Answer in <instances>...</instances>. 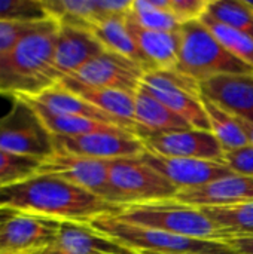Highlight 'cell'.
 <instances>
[{"instance_id": "17", "label": "cell", "mask_w": 253, "mask_h": 254, "mask_svg": "<svg viewBox=\"0 0 253 254\" xmlns=\"http://www.w3.org/2000/svg\"><path fill=\"white\" fill-rule=\"evenodd\" d=\"M54 63L60 74L72 76L92 58L104 52V48L89 30L58 24Z\"/></svg>"}, {"instance_id": "13", "label": "cell", "mask_w": 253, "mask_h": 254, "mask_svg": "<svg viewBox=\"0 0 253 254\" xmlns=\"http://www.w3.org/2000/svg\"><path fill=\"white\" fill-rule=\"evenodd\" d=\"M60 220L13 213L0 228V254H34L51 246L60 229Z\"/></svg>"}, {"instance_id": "3", "label": "cell", "mask_w": 253, "mask_h": 254, "mask_svg": "<svg viewBox=\"0 0 253 254\" xmlns=\"http://www.w3.org/2000/svg\"><path fill=\"white\" fill-rule=\"evenodd\" d=\"M112 216L127 223L160 229L186 238L219 243H227L228 240L198 207L179 202L177 199L130 204Z\"/></svg>"}, {"instance_id": "32", "label": "cell", "mask_w": 253, "mask_h": 254, "mask_svg": "<svg viewBox=\"0 0 253 254\" xmlns=\"http://www.w3.org/2000/svg\"><path fill=\"white\" fill-rule=\"evenodd\" d=\"M210 0H170V13L183 25L194 21H201L207 12Z\"/></svg>"}, {"instance_id": "14", "label": "cell", "mask_w": 253, "mask_h": 254, "mask_svg": "<svg viewBox=\"0 0 253 254\" xmlns=\"http://www.w3.org/2000/svg\"><path fill=\"white\" fill-rule=\"evenodd\" d=\"M139 158L180 190L200 188L234 174L225 164L221 162L188 158H169L149 152L146 149Z\"/></svg>"}, {"instance_id": "30", "label": "cell", "mask_w": 253, "mask_h": 254, "mask_svg": "<svg viewBox=\"0 0 253 254\" xmlns=\"http://www.w3.org/2000/svg\"><path fill=\"white\" fill-rule=\"evenodd\" d=\"M49 19L42 0H0V22H40Z\"/></svg>"}, {"instance_id": "1", "label": "cell", "mask_w": 253, "mask_h": 254, "mask_svg": "<svg viewBox=\"0 0 253 254\" xmlns=\"http://www.w3.org/2000/svg\"><path fill=\"white\" fill-rule=\"evenodd\" d=\"M0 208L60 222L88 223L104 214H118L121 205L75 186L57 176L39 174L0 188Z\"/></svg>"}, {"instance_id": "6", "label": "cell", "mask_w": 253, "mask_h": 254, "mask_svg": "<svg viewBox=\"0 0 253 254\" xmlns=\"http://www.w3.org/2000/svg\"><path fill=\"white\" fill-rule=\"evenodd\" d=\"M0 149L40 162L55 150L54 135L24 97H13L10 110L0 118Z\"/></svg>"}, {"instance_id": "24", "label": "cell", "mask_w": 253, "mask_h": 254, "mask_svg": "<svg viewBox=\"0 0 253 254\" xmlns=\"http://www.w3.org/2000/svg\"><path fill=\"white\" fill-rule=\"evenodd\" d=\"M198 208L227 235L228 240L253 238V201Z\"/></svg>"}, {"instance_id": "33", "label": "cell", "mask_w": 253, "mask_h": 254, "mask_svg": "<svg viewBox=\"0 0 253 254\" xmlns=\"http://www.w3.org/2000/svg\"><path fill=\"white\" fill-rule=\"evenodd\" d=\"M39 22H0V58L4 57Z\"/></svg>"}, {"instance_id": "34", "label": "cell", "mask_w": 253, "mask_h": 254, "mask_svg": "<svg viewBox=\"0 0 253 254\" xmlns=\"http://www.w3.org/2000/svg\"><path fill=\"white\" fill-rule=\"evenodd\" d=\"M224 164L237 176L253 177V146L248 144L240 149L225 152Z\"/></svg>"}, {"instance_id": "10", "label": "cell", "mask_w": 253, "mask_h": 254, "mask_svg": "<svg viewBox=\"0 0 253 254\" xmlns=\"http://www.w3.org/2000/svg\"><path fill=\"white\" fill-rule=\"evenodd\" d=\"M145 149L169 158H188L224 164L225 150L210 131L182 129L170 132H137Z\"/></svg>"}, {"instance_id": "9", "label": "cell", "mask_w": 253, "mask_h": 254, "mask_svg": "<svg viewBox=\"0 0 253 254\" xmlns=\"http://www.w3.org/2000/svg\"><path fill=\"white\" fill-rule=\"evenodd\" d=\"M107 165L109 161H98L55 149L51 156L40 162L37 173L57 176L110 204L119 205L109 182Z\"/></svg>"}, {"instance_id": "22", "label": "cell", "mask_w": 253, "mask_h": 254, "mask_svg": "<svg viewBox=\"0 0 253 254\" xmlns=\"http://www.w3.org/2000/svg\"><path fill=\"white\" fill-rule=\"evenodd\" d=\"M27 98L36 101L37 104L43 106L45 109H48V110H51L54 113L92 119V121H98V122H103V124L127 128V129H131L134 132V129L130 125H127L125 122L104 113L103 110H100L95 106L89 104L84 98H81L76 94L70 92L69 89L63 88L60 83H57L55 86H52V88H49V89H46L43 92H40L36 97H27Z\"/></svg>"}, {"instance_id": "11", "label": "cell", "mask_w": 253, "mask_h": 254, "mask_svg": "<svg viewBox=\"0 0 253 254\" xmlns=\"http://www.w3.org/2000/svg\"><path fill=\"white\" fill-rule=\"evenodd\" d=\"M54 144L55 149L98 161L139 158L145 152L143 141L124 128L76 137H54Z\"/></svg>"}, {"instance_id": "4", "label": "cell", "mask_w": 253, "mask_h": 254, "mask_svg": "<svg viewBox=\"0 0 253 254\" xmlns=\"http://www.w3.org/2000/svg\"><path fill=\"white\" fill-rule=\"evenodd\" d=\"M88 225L137 254H237L227 243L203 241L118 220L112 214L92 219Z\"/></svg>"}, {"instance_id": "31", "label": "cell", "mask_w": 253, "mask_h": 254, "mask_svg": "<svg viewBox=\"0 0 253 254\" xmlns=\"http://www.w3.org/2000/svg\"><path fill=\"white\" fill-rule=\"evenodd\" d=\"M39 165L40 161L16 156L0 149V188L34 176L39 170Z\"/></svg>"}, {"instance_id": "8", "label": "cell", "mask_w": 253, "mask_h": 254, "mask_svg": "<svg viewBox=\"0 0 253 254\" xmlns=\"http://www.w3.org/2000/svg\"><path fill=\"white\" fill-rule=\"evenodd\" d=\"M142 85L173 113L180 116L191 128L210 131L198 82L176 70H152L145 74Z\"/></svg>"}, {"instance_id": "35", "label": "cell", "mask_w": 253, "mask_h": 254, "mask_svg": "<svg viewBox=\"0 0 253 254\" xmlns=\"http://www.w3.org/2000/svg\"><path fill=\"white\" fill-rule=\"evenodd\" d=\"M227 244H230L237 254H253V238H234L228 240Z\"/></svg>"}, {"instance_id": "38", "label": "cell", "mask_w": 253, "mask_h": 254, "mask_svg": "<svg viewBox=\"0 0 253 254\" xmlns=\"http://www.w3.org/2000/svg\"><path fill=\"white\" fill-rule=\"evenodd\" d=\"M145 254H152V253H145Z\"/></svg>"}, {"instance_id": "18", "label": "cell", "mask_w": 253, "mask_h": 254, "mask_svg": "<svg viewBox=\"0 0 253 254\" xmlns=\"http://www.w3.org/2000/svg\"><path fill=\"white\" fill-rule=\"evenodd\" d=\"M127 30L134 39L137 48L145 57L151 71H173L177 68L179 49H180V30L179 31H152L145 30L125 16Z\"/></svg>"}, {"instance_id": "16", "label": "cell", "mask_w": 253, "mask_h": 254, "mask_svg": "<svg viewBox=\"0 0 253 254\" xmlns=\"http://www.w3.org/2000/svg\"><path fill=\"white\" fill-rule=\"evenodd\" d=\"M200 86L203 97L230 115L253 124V74H222Z\"/></svg>"}, {"instance_id": "28", "label": "cell", "mask_w": 253, "mask_h": 254, "mask_svg": "<svg viewBox=\"0 0 253 254\" xmlns=\"http://www.w3.org/2000/svg\"><path fill=\"white\" fill-rule=\"evenodd\" d=\"M204 16L253 39V6L249 0H210Z\"/></svg>"}, {"instance_id": "27", "label": "cell", "mask_w": 253, "mask_h": 254, "mask_svg": "<svg viewBox=\"0 0 253 254\" xmlns=\"http://www.w3.org/2000/svg\"><path fill=\"white\" fill-rule=\"evenodd\" d=\"M203 104L209 118L210 132L218 138V141L221 143L225 152L240 149L249 144L236 116L230 115L228 112H225L222 107L212 103L206 97H203Z\"/></svg>"}, {"instance_id": "20", "label": "cell", "mask_w": 253, "mask_h": 254, "mask_svg": "<svg viewBox=\"0 0 253 254\" xmlns=\"http://www.w3.org/2000/svg\"><path fill=\"white\" fill-rule=\"evenodd\" d=\"M63 88L84 98L89 104L103 110L104 113L125 122L136 131L134 124V94L107 89V88H95L88 86L72 76H64L58 82Z\"/></svg>"}, {"instance_id": "29", "label": "cell", "mask_w": 253, "mask_h": 254, "mask_svg": "<svg viewBox=\"0 0 253 254\" xmlns=\"http://www.w3.org/2000/svg\"><path fill=\"white\" fill-rule=\"evenodd\" d=\"M203 24L210 30V33L216 37V40L236 58L248 64L253 68V39L243 34L242 31L221 24L215 19L203 16Z\"/></svg>"}, {"instance_id": "15", "label": "cell", "mask_w": 253, "mask_h": 254, "mask_svg": "<svg viewBox=\"0 0 253 254\" xmlns=\"http://www.w3.org/2000/svg\"><path fill=\"white\" fill-rule=\"evenodd\" d=\"M34 254H137L88 223L61 222L55 241Z\"/></svg>"}, {"instance_id": "23", "label": "cell", "mask_w": 253, "mask_h": 254, "mask_svg": "<svg viewBox=\"0 0 253 254\" xmlns=\"http://www.w3.org/2000/svg\"><path fill=\"white\" fill-rule=\"evenodd\" d=\"M125 16H110V18L101 19L91 27V33L100 42L104 51H109V52H113V54H118L128 60L136 61L148 73L151 71V68L145 57L142 55L140 49L137 48L134 39L127 30Z\"/></svg>"}, {"instance_id": "2", "label": "cell", "mask_w": 253, "mask_h": 254, "mask_svg": "<svg viewBox=\"0 0 253 254\" xmlns=\"http://www.w3.org/2000/svg\"><path fill=\"white\" fill-rule=\"evenodd\" d=\"M58 27L51 18L39 22L0 58V94L36 97L63 79L54 63Z\"/></svg>"}, {"instance_id": "12", "label": "cell", "mask_w": 253, "mask_h": 254, "mask_svg": "<svg viewBox=\"0 0 253 254\" xmlns=\"http://www.w3.org/2000/svg\"><path fill=\"white\" fill-rule=\"evenodd\" d=\"M145 74L146 70L136 61L104 51L72 74V77L88 86L136 94L143 83Z\"/></svg>"}, {"instance_id": "25", "label": "cell", "mask_w": 253, "mask_h": 254, "mask_svg": "<svg viewBox=\"0 0 253 254\" xmlns=\"http://www.w3.org/2000/svg\"><path fill=\"white\" fill-rule=\"evenodd\" d=\"M28 100V103L36 109L37 115L43 121L45 127L54 137H76V135H85V134H94V132H104V131H115L121 127L103 124L92 119H85L79 116H70V115H60L54 113L43 106L37 104L36 101L24 97ZM127 129V128H124ZM131 131V129H130Z\"/></svg>"}, {"instance_id": "7", "label": "cell", "mask_w": 253, "mask_h": 254, "mask_svg": "<svg viewBox=\"0 0 253 254\" xmlns=\"http://www.w3.org/2000/svg\"><path fill=\"white\" fill-rule=\"evenodd\" d=\"M109 182L121 207L130 204L174 199L179 188L146 165L140 158L109 161Z\"/></svg>"}, {"instance_id": "19", "label": "cell", "mask_w": 253, "mask_h": 254, "mask_svg": "<svg viewBox=\"0 0 253 254\" xmlns=\"http://www.w3.org/2000/svg\"><path fill=\"white\" fill-rule=\"evenodd\" d=\"M174 199L194 207L253 201V177L231 174L200 188L179 190Z\"/></svg>"}, {"instance_id": "36", "label": "cell", "mask_w": 253, "mask_h": 254, "mask_svg": "<svg viewBox=\"0 0 253 254\" xmlns=\"http://www.w3.org/2000/svg\"><path fill=\"white\" fill-rule=\"evenodd\" d=\"M236 119H237V122L240 124V127H242V129H243V132H245V135H246L249 144H252L253 146V124L245 121V119H240V118H236Z\"/></svg>"}, {"instance_id": "21", "label": "cell", "mask_w": 253, "mask_h": 254, "mask_svg": "<svg viewBox=\"0 0 253 254\" xmlns=\"http://www.w3.org/2000/svg\"><path fill=\"white\" fill-rule=\"evenodd\" d=\"M134 124L137 132H170L189 129L191 127L158 98H155L143 85L134 94Z\"/></svg>"}, {"instance_id": "26", "label": "cell", "mask_w": 253, "mask_h": 254, "mask_svg": "<svg viewBox=\"0 0 253 254\" xmlns=\"http://www.w3.org/2000/svg\"><path fill=\"white\" fill-rule=\"evenodd\" d=\"M127 18L145 30L179 31L180 24L170 13V0H133Z\"/></svg>"}, {"instance_id": "37", "label": "cell", "mask_w": 253, "mask_h": 254, "mask_svg": "<svg viewBox=\"0 0 253 254\" xmlns=\"http://www.w3.org/2000/svg\"><path fill=\"white\" fill-rule=\"evenodd\" d=\"M13 216V211L10 210H4V208H0V228Z\"/></svg>"}, {"instance_id": "5", "label": "cell", "mask_w": 253, "mask_h": 254, "mask_svg": "<svg viewBox=\"0 0 253 254\" xmlns=\"http://www.w3.org/2000/svg\"><path fill=\"white\" fill-rule=\"evenodd\" d=\"M176 71L203 83L222 74H253V68L230 54L203 24L180 27V49Z\"/></svg>"}]
</instances>
